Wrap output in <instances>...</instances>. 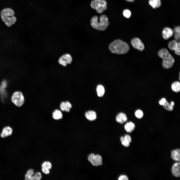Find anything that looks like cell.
Here are the masks:
<instances>
[{"instance_id": "obj_28", "label": "cell", "mask_w": 180, "mask_h": 180, "mask_svg": "<svg viewBox=\"0 0 180 180\" xmlns=\"http://www.w3.org/2000/svg\"><path fill=\"white\" fill-rule=\"evenodd\" d=\"M42 168H45L50 169L52 168V165L49 162H45L42 164Z\"/></svg>"}, {"instance_id": "obj_26", "label": "cell", "mask_w": 180, "mask_h": 180, "mask_svg": "<svg viewBox=\"0 0 180 180\" xmlns=\"http://www.w3.org/2000/svg\"><path fill=\"white\" fill-rule=\"evenodd\" d=\"M135 115L137 118L140 119L143 117V113L141 110H136L135 112Z\"/></svg>"}, {"instance_id": "obj_24", "label": "cell", "mask_w": 180, "mask_h": 180, "mask_svg": "<svg viewBox=\"0 0 180 180\" xmlns=\"http://www.w3.org/2000/svg\"><path fill=\"white\" fill-rule=\"evenodd\" d=\"M163 106L166 110L169 111H172L173 110V106L167 100Z\"/></svg>"}, {"instance_id": "obj_30", "label": "cell", "mask_w": 180, "mask_h": 180, "mask_svg": "<svg viewBox=\"0 0 180 180\" xmlns=\"http://www.w3.org/2000/svg\"><path fill=\"white\" fill-rule=\"evenodd\" d=\"M118 180H128V178L125 175H121L119 176L118 178Z\"/></svg>"}, {"instance_id": "obj_34", "label": "cell", "mask_w": 180, "mask_h": 180, "mask_svg": "<svg viewBox=\"0 0 180 180\" xmlns=\"http://www.w3.org/2000/svg\"><path fill=\"white\" fill-rule=\"evenodd\" d=\"M42 170L43 172L46 174L49 173L50 171L48 168H42Z\"/></svg>"}, {"instance_id": "obj_19", "label": "cell", "mask_w": 180, "mask_h": 180, "mask_svg": "<svg viewBox=\"0 0 180 180\" xmlns=\"http://www.w3.org/2000/svg\"><path fill=\"white\" fill-rule=\"evenodd\" d=\"M148 3L150 5L154 8L160 7L161 5L160 0H149Z\"/></svg>"}, {"instance_id": "obj_33", "label": "cell", "mask_w": 180, "mask_h": 180, "mask_svg": "<svg viewBox=\"0 0 180 180\" xmlns=\"http://www.w3.org/2000/svg\"><path fill=\"white\" fill-rule=\"evenodd\" d=\"M166 100L165 98H162L159 101V104L160 105L163 106L165 104Z\"/></svg>"}, {"instance_id": "obj_25", "label": "cell", "mask_w": 180, "mask_h": 180, "mask_svg": "<svg viewBox=\"0 0 180 180\" xmlns=\"http://www.w3.org/2000/svg\"><path fill=\"white\" fill-rule=\"evenodd\" d=\"M120 140L122 144L124 146L128 147L130 145V143L123 136H121L120 138Z\"/></svg>"}, {"instance_id": "obj_37", "label": "cell", "mask_w": 180, "mask_h": 180, "mask_svg": "<svg viewBox=\"0 0 180 180\" xmlns=\"http://www.w3.org/2000/svg\"><path fill=\"white\" fill-rule=\"evenodd\" d=\"M126 1L129 2H132L134 1V0H126Z\"/></svg>"}, {"instance_id": "obj_29", "label": "cell", "mask_w": 180, "mask_h": 180, "mask_svg": "<svg viewBox=\"0 0 180 180\" xmlns=\"http://www.w3.org/2000/svg\"><path fill=\"white\" fill-rule=\"evenodd\" d=\"M6 82L5 80H4L2 82L0 87V90H3L5 88L6 86Z\"/></svg>"}, {"instance_id": "obj_20", "label": "cell", "mask_w": 180, "mask_h": 180, "mask_svg": "<svg viewBox=\"0 0 180 180\" xmlns=\"http://www.w3.org/2000/svg\"><path fill=\"white\" fill-rule=\"evenodd\" d=\"M172 90L176 92H178L180 91V83L179 82L176 81L172 83L171 85Z\"/></svg>"}, {"instance_id": "obj_27", "label": "cell", "mask_w": 180, "mask_h": 180, "mask_svg": "<svg viewBox=\"0 0 180 180\" xmlns=\"http://www.w3.org/2000/svg\"><path fill=\"white\" fill-rule=\"evenodd\" d=\"M131 14L130 11L126 9L124 10L123 12L124 16L127 18H128L130 17Z\"/></svg>"}, {"instance_id": "obj_9", "label": "cell", "mask_w": 180, "mask_h": 180, "mask_svg": "<svg viewBox=\"0 0 180 180\" xmlns=\"http://www.w3.org/2000/svg\"><path fill=\"white\" fill-rule=\"evenodd\" d=\"M168 46L170 50L174 51L176 54L180 55V43L179 42H177L175 40H172L169 42Z\"/></svg>"}, {"instance_id": "obj_36", "label": "cell", "mask_w": 180, "mask_h": 180, "mask_svg": "<svg viewBox=\"0 0 180 180\" xmlns=\"http://www.w3.org/2000/svg\"><path fill=\"white\" fill-rule=\"evenodd\" d=\"M170 104L172 106H174V102L172 101H171L170 103Z\"/></svg>"}, {"instance_id": "obj_16", "label": "cell", "mask_w": 180, "mask_h": 180, "mask_svg": "<svg viewBox=\"0 0 180 180\" xmlns=\"http://www.w3.org/2000/svg\"><path fill=\"white\" fill-rule=\"evenodd\" d=\"M60 107L62 110L68 112L70 111V109L72 108V105L68 101L62 102L60 104Z\"/></svg>"}, {"instance_id": "obj_23", "label": "cell", "mask_w": 180, "mask_h": 180, "mask_svg": "<svg viewBox=\"0 0 180 180\" xmlns=\"http://www.w3.org/2000/svg\"><path fill=\"white\" fill-rule=\"evenodd\" d=\"M174 37L177 41H180V28L179 26L175 27L174 30Z\"/></svg>"}, {"instance_id": "obj_14", "label": "cell", "mask_w": 180, "mask_h": 180, "mask_svg": "<svg viewBox=\"0 0 180 180\" xmlns=\"http://www.w3.org/2000/svg\"><path fill=\"white\" fill-rule=\"evenodd\" d=\"M12 132V129L9 126L6 127L3 129L0 136L2 138H5L10 135Z\"/></svg>"}, {"instance_id": "obj_22", "label": "cell", "mask_w": 180, "mask_h": 180, "mask_svg": "<svg viewBox=\"0 0 180 180\" xmlns=\"http://www.w3.org/2000/svg\"><path fill=\"white\" fill-rule=\"evenodd\" d=\"M52 117L55 120L60 119L62 117V114L59 110H56L52 113Z\"/></svg>"}, {"instance_id": "obj_31", "label": "cell", "mask_w": 180, "mask_h": 180, "mask_svg": "<svg viewBox=\"0 0 180 180\" xmlns=\"http://www.w3.org/2000/svg\"><path fill=\"white\" fill-rule=\"evenodd\" d=\"M34 176L36 180H40L42 178L41 174L40 172H37L35 174Z\"/></svg>"}, {"instance_id": "obj_32", "label": "cell", "mask_w": 180, "mask_h": 180, "mask_svg": "<svg viewBox=\"0 0 180 180\" xmlns=\"http://www.w3.org/2000/svg\"><path fill=\"white\" fill-rule=\"evenodd\" d=\"M126 140H127L130 143L131 142V138L129 135L128 134H125L124 136Z\"/></svg>"}, {"instance_id": "obj_7", "label": "cell", "mask_w": 180, "mask_h": 180, "mask_svg": "<svg viewBox=\"0 0 180 180\" xmlns=\"http://www.w3.org/2000/svg\"><path fill=\"white\" fill-rule=\"evenodd\" d=\"M88 161L94 166H98L102 165V158L98 154L91 153L88 155Z\"/></svg>"}, {"instance_id": "obj_18", "label": "cell", "mask_w": 180, "mask_h": 180, "mask_svg": "<svg viewBox=\"0 0 180 180\" xmlns=\"http://www.w3.org/2000/svg\"><path fill=\"white\" fill-rule=\"evenodd\" d=\"M86 118L90 120H93L96 119V114L93 111H88L86 112L85 114Z\"/></svg>"}, {"instance_id": "obj_17", "label": "cell", "mask_w": 180, "mask_h": 180, "mask_svg": "<svg viewBox=\"0 0 180 180\" xmlns=\"http://www.w3.org/2000/svg\"><path fill=\"white\" fill-rule=\"evenodd\" d=\"M135 127V125L132 122H127L124 125V128L126 131L128 133H131L134 130Z\"/></svg>"}, {"instance_id": "obj_10", "label": "cell", "mask_w": 180, "mask_h": 180, "mask_svg": "<svg viewBox=\"0 0 180 180\" xmlns=\"http://www.w3.org/2000/svg\"><path fill=\"white\" fill-rule=\"evenodd\" d=\"M72 58L69 54H66L61 56L58 60L60 64L64 66H66L67 64H70L72 61Z\"/></svg>"}, {"instance_id": "obj_4", "label": "cell", "mask_w": 180, "mask_h": 180, "mask_svg": "<svg viewBox=\"0 0 180 180\" xmlns=\"http://www.w3.org/2000/svg\"><path fill=\"white\" fill-rule=\"evenodd\" d=\"M14 12L11 9L7 8L2 10L1 16L2 20L8 26L14 24L16 20V18L14 16Z\"/></svg>"}, {"instance_id": "obj_2", "label": "cell", "mask_w": 180, "mask_h": 180, "mask_svg": "<svg viewBox=\"0 0 180 180\" xmlns=\"http://www.w3.org/2000/svg\"><path fill=\"white\" fill-rule=\"evenodd\" d=\"M100 21L98 20L96 16L93 17L91 20V25L94 28L100 30H106L109 24L108 18L105 15H101L99 18Z\"/></svg>"}, {"instance_id": "obj_12", "label": "cell", "mask_w": 180, "mask_h": 180, "mask_svg": "<svg viewBox=\"0 0 180 180\" xmlns=\"http://www.w3.org/2000/svg\"><path fill=\"white\" fill-rule=\"evenodd\" d=\"M180 162L174 163L172 166V172L173 175L177 177L180 176Z\"/></svg>"}, {"instance_id": "obj_8", "label": "cell", "mask_w": 180, "mask_h": 180, "mask_svg": "<svg viewBox=\"0 0 180 180\" xmlns=\"http://www.w3.org/2000/svg\"><path fill=\"white\" fill-rule=\"evenodd\" d=\"M131 44L134 48L140 51H142L144 48L143 44L138 38H132L131 40Z\"/></svg>"}, {"instance_id": "obj_5", "label": "cell", "mask_w": 180, "mask_h": 180, "mask_svg": "<svg viewBox=\"0 0 180 180\" xmlns=\"http://www.w3.org/2000/svg\"><path fill=\"white\" fill-rule=\"evenodd\" d=\"M107 3L104 0H94L91 3V7L98 13H102L107 8Z\"/></svg>"}, {"instance_id": "obj_35", "label": "cell", "mask_w": 180, "mask_h": 180, "mask_svg": "<svg viewBox=\"0 0 180 180\" xmlns=\"http://www.w3.org/2000/svg\"><path fill=\"white\" fill-rule=\"evenodd\" d=\"M34 171L33 170L30 169L28 171L27 174L29 175L32 176L34 174Z\"/></svg>"}, {"instance_id": "obj_3", "label": "cell", "mask_w": 180, "mask_h": 180, "mask_svg": "<svg viewBox=\"0 0 180 180\" xmlns=\"http://www.w3.org/2000/svg\"><path fill=\"white\" fill-rule=\"evenodd\" d=\"M158 55L163 59L162 65L164 68L168 69L173 66L174 59L166 49L163 48L160 50L158 52Z\"/></svg>"}, {"instance_id": "obj_1", "label": "cell", "mask_w": 180, "mask_h": 180, "mask_svg": "<svg viewBox=\"0 0 180 180\" xmlns=\"http://www.w3.org/2000/svg\"><path fill=\"white\" fill-rule=\"evenodd\" d=\"M109 48L113 53L122 54L128 52L129 50V47L126 42L117 39L109 44Z\"/></svg>"}, {"instance_id": "obj_21", "label": "cell", "mask_w": 180, "mask_h": 180, "mask_svg": "<svg viewBox=\"0 0 180 180\" xmlns=\"http://www.w3.org/2000/svg\"><path fill=\"white\" fill-rule=\"evenodd\" d=\"M96 91L98 96L100 97L102 96L105 92L104 87L102 85H98L96 87Z\"/></svg>"}, {"instance_id": "obj_11", "label": "cell", "mask_w": 180, "mask_h": 180, "mask_svg": "<svg viewBox=\"0 0 180 180\" xmlns=\"http://www.w3.org/2000/svg\"><path fill=\"white\" fill-rule=\"evenodd\" d=\"M174 31L170 28L166 27L164 28L162 32V36L164 39L167 40L172 36Z\"/></svg>"}, {"instance_id": "obj_15", "label": "cell", "mask_w": 180, "mask_h": 180, "mask_svg": "<svg viewBox=\"0 0 180 180\" xmlns=\"http://www.w3.org/2000/svg\"><path fill=\"white\" fill-rule=\"evenodd\" d=\"M171 157L174 160L180 162V150L179 149H176L173 150L171 152Z\"/></svg>"}, {"instance_id": "obj_6", "label": "cell", "mask_w": 180, "mask_h": 180, "mask_svg": "<svg viewBox=\"0 0 180 180\" xmlns=\"http://www.w3.org/2000/svg\"><path fill=\"white\" fill-rule=\"evenodd\" d=\"M12 100L16 106L20 107L24 104V98L23 95L21 92L16 91L14 92L12 95Z\"/></svg>"}, {"instance_id": "obj_13", "label": "cell", "mask_w": 180, "mask_h": 180, "mask_svg": "<svg viewBox=\"0 0 180 180\" xmlns=\"http://www.w3.org/2000/svg\"><path fill=\"white\" fill-rule=\"evenodd\" d=\"M116 119L118 122L122 124L126 122L127 120L126 115L122 112L118 113L116 116Z\"/></svg>"}]
</instances>
